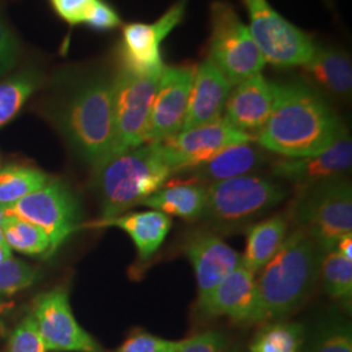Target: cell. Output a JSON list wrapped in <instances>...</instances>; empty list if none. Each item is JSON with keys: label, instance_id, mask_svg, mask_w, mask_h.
Here are the masks:
<instances>
[{"label": "cell", "instance_id": "cell-1", "mask_svg": "<svg viewBox=\"0 0 352 352\" xmlns=\"http://www.w3.org/2000/svg\"><path fill=\"white\" fill-rule=\"evenodd\" d=\"M50 115L68 145L96 174L113 146L115 76L103 71L65 72Z\"/></svg>", "mask_w": 352, "mask_h": 352}, {"label": "cell", "instance_id": "cell-2", "mask_svg": "<svg viewBox=\"0 0 352 352\" xmlns=\"http://www.w3.org/2000/svg\"><path fill=\"white\" fill-rule=\"evenodd\" d=\"M347 129L315 89L302 82L276 84L272 113L256 141L264 151L285 158L327 151Z\"/></svg>", "mask_w": 352, "mask_h": 352}, {"label": "cell", "instance_id": "cell-3", "mask_svg": "<svg viewBox=\"0 0 352 352\" xmlns=\"http://www.w3.org/2000/svg\"><path fill=\"white\" fill-rule=\"evenodd\" d=\"M321 253L302 230L291 232L256 274L257 302L252 324L280 320L296 311L315 287Z\"/></svg>", "mask_w": 352, "mask_h": 352}, {"label": "cell", "instance_id": "cell-4", "mask_svg": "<svg viewBox=\"0 0 352 352\" xmlns=\"http://www.w3.org/2000/svg\"><path fill=\"white\" fill-rule=\"evenodd\" d=\"M171 176L158 142H148L107 161L94 174L101 204L100 219H110L140 206L164 187Z\"/></svg>", "mask_w": 352, "mask_h": 352}, {"label": "cell", "instance_id": "cell-5", "mask_svg": "<svg viewBox=\"0 0 352 352\" xmlns=\"http://www.w3.org/2000/svg\"><path fill=\"white\" fill-rule=\"evenodd\" d=\"M205 217L221 230H236L260 218L283 201L287 192L272 179L244 175L206 186Z\"/></svg>", "mask_w": 352, "mask_h": 352}, {"label": "cell", "instance_id": "cell-6", "mask_svg": "<svg viewBox=\"0 0 352 352\" xmlns=\"http://www.w3.org/2000/svg\"><path fill=\"white\" fill-rule=\"evenodd\" d=\"M294 219L321 251H333L352 232V188L344 177L302 189Z\"/></svg>", "mask_w": 352, "mask_h": 352}, {"label": "cell", "instance_id": "cell-7", "mask_svg": "<svg viewBox=\"0 0 352 352\" xmlns=\"http://www.w3.org/2000/svg\"><path fill=\"white\" fill-rule=\"evenodd\" d=\"M161 74H135L122 68L115 75L113 146L109 161L149 142L151 104Z\"/></svg>", "mask_w": 352, "mask_h": 352}, {"label": "cell", "instance_id": "cell-8", "mask_svg": "<svg viewBox=\"0 0 352 352\" xmlns=\"http://www.w3.org/2000/svg\"><path fill=\"white\" fill-rule=\"evenodd\" d=\"M210 59L234 87L260 74L265 59L235 10L222 0L210 7Z\"/></svg>", "mask_w": 352, "mask_h": 352}, {"label": "cell", "instance_id": "cell-9", "mask_svg": "<svg viewBox=\"0 0 352 352\" xmlns=\"http://www.w3.org/2000/svg\"><path fill=\"white\" fill-rule=\"evenodd\" d=\"M4 212L39 227L50 240L49 256L58 251L81 226V209L74 190L56 177H51L43 187Z\"/></svg>", "mask_w": 352, "mask_h": 352}, {"label": "cell", "instance_id": "cell-10", "mask_svg": "<svg viewBox=\"0 0 352 352\" xmlns=\"http://www.w3.org/2000/svg\"><path fill=\"white\" fill-rule=\"evenodd\" d=\"M251 23V36L265 62L276 67L307 63L315 45L311 37L276 12L266 0H244Z\"/></svg>", "mask_w": 352, "mask_h": 352}, {"label": "cell", "instance_id": "cell-11", "mask_svg": "<svg viewBox=\"0 0 352 352\" xmlns=\"http://www.w3.org/2000/svg\"><path fill=\"white\" fill-rule=\"evenodd\" d=\"M30 317L49 352H106L76 320L65 287L38 295Z\"/></svg>", "mask_w": 352, "mask_h": 352}, {"label": "cell", "instance_id": "cell-12", "mask_svg": "<svg viewBox=\"0 0 352 352\" xmlns=\"http://www.w3.org/2000/svg\"><path fill=\"white\" fill-rule=\"evenodd\" d=\"M250 141H253L251 136L219 118L212 123L180 131L173 138L155 142L160 145L164 162L175 175L197 168L231 145Z\"/></svg>", "mask_w": 352, "mask_h": 352}, {"label": "cell", "instance_id": "cell-13", "mask_svg": "<svg viewBox=\"0 0 352 352\" xmlns=\"http://www.w3.org/2000/svg\"><path fill=\"white\" fill-rule=\"evenodd\" d=\"M189 0H177L154 24L131 23L123 29L120 47L122 68L135 74H153L164 69L161 45L184 17Z\"/></svg>", "mask_w": 352, "mask_h": 352}, {"label": "cell", "instance_id": "cell-14", "mask_svg": "<svg viewBox=\"0 0 352 352\" xmlns=\"http://www.w3.org/2000/svg\"><path fill=\"white\" fill-rule=\"evenodd\" d=\"M195 72L193 65L164 67L151 104L149 142L173 138L182 131Z\"/></svg>", "mask_w": 352, "mask_h": 352}, {"label": "cell", "instance_id": "cell-15", "mask_svg": "<svg viewBox=\"0 0 352 352\" xmlns=\"http://www.w3.org/2000/svg\"><path fill=\"white\" fill-rule=\"evenodd\" d=\"M351 138L344 133L327 151L315 155L276 160L272 164V174L302 190L342 177L351 168Z\"/></svg>", "mask_w": 352, "mask_h": 352}, {"label": "cell", "instance_id": "cell-16", "mask_svg": "<svg viewBox=\"0 0 352 352\" xmlns=\"http://www.w3.org/2000/svg\"><path fill=\"white\" fill-rule=\"evenodd\" d=\"M234 87L223 109V119L254 140L272 113L276 97V82L257 74Z\"/></svg>", "mask_w": 352, "mask_h": 352}, {"label": "cell", "instance_id": "cell-17", "mask_svg": "<svg viewBox=\"0 0 352 352\" xmlns=\"http://www.w3.org/2000/svg\"><path fill=\"white\" fill-rule=\"evenodd\" d=\"M256 302V276L240 265L212 291L200 298L197 305L200 314L205 317H228L235 322L252 324Z\"/></svg>", "mask_w": 352, "mask_h": 352}, {"label": "cell", "instance_id": "cell-18", "mask_svg": "<svg viewBox=\"0 0 352 352\" xmlns=\"http://www.w3.org/2000/svg\"><path fill=\"white\" fill-rule=\"evenodd\" d=\"M184 252L193 266L199 299L222 282L241 265V254L213 232H196L189 236Z\"/></svg>", "mask_w": 352, "mask_h": 352}, {"label": "cell", "instance_id": "cell-19", "mask_svg": "<svg viewBox=\"0 0 352 352\" xmlns=\"http://www.w3.org/2000/svg\"><path fill=\"white\" fill-rule=\"evenodd\" d=\"M232 85L219 68L206 59L196 68L189 93L188 107L182 131L212 123L222 118Z\"/></svg>", "mask_w": 352, "mask_h": 352}, {"label": "cell", "instance_id": "cell-20", "mask_svg": "<svg viewBox=\"0 0 352 352\" xmlns=\"http://www.w3.org/2000/svg\"><path fill=\"white\" fill-rule=\"evenodd\" d=\"M173 226L168 215L157 210L129 212L110 219H98L81 223V228L118 227L133 241L141 261H148L162 247Z\"/></svg>", "mask_w": 352, "mask_h": 352}, {"label": "cell", "instance_id": "cell-21", "mask_svg": "<svg viewBox=\"0 0 352 352\" xmlns=\"http://www.w3.org/2000/svg\"><path fill=\"white\" fill-rule=\"evenodd\" d=\"M252 142L231 145L219 151L210 161L189 171L190 174L186 180L208 186L238 176L251 175L266 161L264 149Z\"/></svg>", "mask_w": 352, "mask_h": 352}, {"label": "cell", "instance_id": "cell-22", "mask_svg": "<svg viewBox=\"0 0 352 352\" xmlns=\"http://www.w3.org/2000/svg\"><path fill=\"white\" fill-rule=\"evenodd\" d=\"M206 202V186L184 180L171 186L167 183L141 202L140 206L161 212L168 217L174 215L186 221H195L204 217Z\"/></svg>", "mask_w": 352, "mask_h": 352}, {"label": "cell", "instance_id": "cell-23", "mask_svg": "<svg viewBox=\"0 0 352 352\" xmlns=\"http://www.w3.org/2000/svg\"><path fill=\"white\" fill-rule=\"evenodd\" d=\"M302 71L318 87L337 97L350 96L352 89V64L349 55L333 47H316L302 64Z\"/></svg>", "mask_w": 352, "mask_h": 352}, {"label": "cell", "instance_id": "cell-24", "mask_svg": "<svg viewBox=\"0 0 352 352\" xmlns=\"http://www.w3.org/2000/svg\"><path fill=\"white\" fill-rule=\"evenodd\" d=\"M289 223L283 215H274L247 228L245 250L241 265L256 276L287 238Z\"/></svg>", "mask_w": 352, "mask_h": 352}, {"label": "cell", "instance_id": "cell-25", "mask_svg": "<svg viewBox=\"0 0 352 352\" xmlns=\"http://www.w3.org/2000/svg\"><path fill=\"white\" fill-rule=\"evenodd\" d=\"M45 81L43 74L34 67L24 68L0 81V128L12 122Z\"/></svg>", "mask_w": 352, "mask_h": 352}, {"label": "cell", "instance_id": "cell-26", "mask_svg": "<svg viewBox=\"0 0 352 352\" xmlns=\"http://www.w3.org/2000/svg\"><path fill=\"white\" fill-rule=\"evenodd\" d=\"M52 176L37 167L7 164L0 167V206L7 209L43 187Z\"/></svg>", "mask_w": 352, "mask_h": 352}, {"label": "cell", "instance_id": "cell-27", "mask_svg": "<svg viewBox=\"0 0 352 352\" xmlns=\"http://www.w3.org/2000/svg\"><path fill=\"white\" fill-rule=\"evenodd\" d=\"M302 343L300 324L277 321L266 324L254 334L250 352H302Z\"/></svg>", "mask_w": 352, "mask_h": 352}, {"label": "cell", "instance_id": "cell-28", "mask_svg": "<svg viewBox=\"0 0 352 352\" xmlns=\"http://www.w3.org/2000/svg\"><path fill=\"white\" fill-rule=\"evenodd\" d=\"M6 244L28 256H49L50 240L39 228L20 218L7 215L1 225Z\"/></svg>", "mask_w": 352, "mask_h": 352}, {"label": "cell", "instance_id": "cell-29", "mask_svg": "<svg viewBox=\"0 0 352 352\" xmlns=\"http://www.w3.org/2000/svg\"><path fill=\"white\" fill-rule=\"evenodd\" d=\"M320 274L327 295L344 304H351L352 260L342 256L337 250L327 252L321 258Z\"/></svg>", "mask_w": 352, "mask_h": 352}, {"label": "cell", "instance_id": "cell-30", "mask_svg": "<svg viewBox=\"0 0 352 352\" xmlns=\"http://www.w3.org/2000/svg\"><path fill=\"white\" fill-rule=\"evenodd\" d=\"M37 270L17 258H8L0 263V296L13 294L32 286L37 278Z\"/></svg>", "mask_w": 352, "mask_h": 352}, {"label": "cell", "instance_id": "cell-31", "mask_svg": "<svg viewBox=\"0 0 352 352\" xmlns=\"http://www.w3.org/2000/svg\"><path fill=\"white\" fill-rule=\"evenodd\" d=\"M4 352H49L30 315L13 327Z\"/></svg>", "mask_w": 352, "mask_h": 352}, {"label": "cell", "instance_id": "cell-32", "mask_svg": "<svg viewBox=\"0 0 352 352\" xmlns=\"http://www.w3.org/2000/svg\"><path fill=\"white\" fill-rule=\"evenodd\" d=\"M312 352H352L350 324L334 321L320 331Z\"/></svg>", "mask_w": 352, "mask_h": 352}, {"label": "cell", "instance_id": "cell-33", "mask_svg": "<svg viewBox=\"0 0 352 352\" xmlns=\"http://www.w3.org/2000/svg\"><path fill=\"white\" fill-rule=\"evenodd\" d=\"M184 340H164L151 333H136L128 337L113 352H179Z\"/></svg>", "mask_w": 352, "mask_h": 352}, {"label": "cell", "instance_id": "cell-34", "mask_svg": "<svg viewBox=\"0 0 352 352\" xmlns=\"http://www.w3.org/2000/svg\"><path fill=\"white\" fill-rule=\"evenodd\" d=\"M84 24L97 32H109L122 25V19L110 4L103 0H96L84 20Z\"/></svg>", "mask_w": 352, "mask_h": 352}, {"label": "cell", "instance_id": "cell-35", "mask_svg": "<svg viewBox=\"0 0 352 352\" xmlns=\"http://www.w3.org/2000/svg\"><path fill=\"white\" fill-rule=\"evenodd\" d=\"M228 340L226 336L217 330H208L199 336L186 340L179 352H227Z\"/></svg>", "mask_w": 352, "mask_h": 352}, {"label": "cell", "instance_id": "cell-36", "mask_svg": "<svg viewBox=\"0 0 352 352\" xmlns=\"http://www.w3.org/2000/svg\"><path fill=\"white\" fill-rule=\"evenodd\" d=\"M20 45L11 29L0 19V76L7 75L16 67Z\"/></svg>", "mask_w": 352, "mask_h": 352}, {"label": "cell", "instance_id": "cell-37", "mask_svg": "<svg viewBox=\"0 0 352 352\" xmlns=\"http://www.w3.org/2000/svg\"><path fill=\"white\" fill-rule=\"evenodd\" d=\"M56 14L71 26L84 24L96 0H50Z\"/></svg>", "mask_w": 352, "mask_h": 352}, {"label": "cell", "instance_id": "cell-38", "mask_svg": "<svg viewBox=\"0 0 352 352\" xmlns=\"http://www.w3.org/2000/svg\"><path fill=\"white\" fill-rule=\"evenodd\" d=\"M334 250H337V251L340 252V254L344 256L346 258L352 260V232L351 234H347V235L342 236V238L338 240V243H337V245H336Z\"/></svg>", "mask_w": 352, "mask_h": 352}, {"label": "cell", "instance_id": "cell-39", "mask_svg": "<svg viewBox=\"0 0 352 352\" xmlns=\"http://www.w3.org/2000/svg\"><path fill=\"white\" fill-rule=\"evenodd\" d=\"M12 250L7 244L0 245V263L12 257Z\"/></svg>", "mask_w": 352, "mask_h": 352}, {"label": "cell", "instance_id": "cell-40", "mask_svg": "<svg viewBox=\"0 0 352 352\" xmlns=\"http://www.w3.org/2000/svg\"><path fill=\"white\" fill-rule=\"evenodd\" d=\"M1 244H6V241H4V236H3V230H1V227H0V245Z\"/></svg>", "mask_w": 352, "mask_h": 352}, {"label": "cell", "instance_id": "cell-41", "mask_svg": "<svg viewBox=\"0 0 352 352\" xmlns=\"http://www.w3.org/2000/svg\"><path fill=\"white\" fill-rule=\"evenodd\" d=\"M325 1H327V3H330V0H325Z\"/></svg>", "mask_w": 352, "mask_h": 352}, {"label": "cell", "instance_id": "cell-42", "mask_svg": "<svg viewBox=\"0 0 352 352\" xmlns=\"http://www.w3.org/2000/svg\"><path fill=\"white\" fill-rule=\"evenodd\" d=\"M227 352H236V351H231V350H228Z\"/></svg>", "mask_w": 352, "mask_h": 352}]
</instances>
